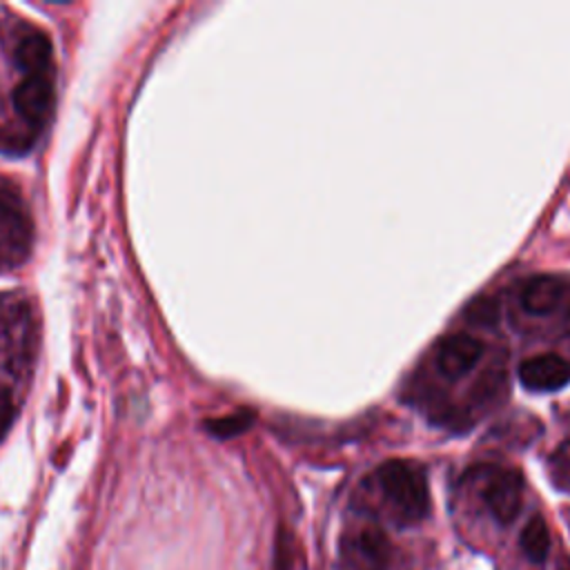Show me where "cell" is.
<instances>
[{
	"instance_id": "1",
	"label": "cell",
	"mask_w": 570,
	"mask_h": 570,
	"mask_svg": "<svg viewBox=\"0 0 570 570\" xmlns=\"http://www.w3.org/2000/svg\"><path fill=\"white\" fill-rule=\"evenodd\" d=\"M376 481L401 523H416L428 517L430 488L421 465L401 459L385 461L376 468Z\"/></svg>"
},
{
	"instance_id": "2",
	"label": "cell",
	"mask_w": 570,
	"mask_h": 570,
	"mask_svg": "<svg viewBox=\"0 0 570 570\" xmlns=\"http://www.w3.org/2000/svg\"><path fill=\"white\" fill-rule=\"evenodd\" d=\"M470 476L479 481V492L499 523H510L521 510L523 476L514 468L505 465H479L470 470Z\"/></svg>"
},
{
	"instance_id": "3",
	"label": "cell",
	"mask_w": 570,
	"mask_h": 570,
	"mask_svg": "<svg viewBox=\"0 0 570 570\" xmlns=\"http://www.w3.org/2000/svg\"><path fill=\"white\" fill-rule=\"evenodd\" d=\"M0 234L13 256H27L31 247V218L18 189L4 178H0Z\"/></svg>"
},
{
	"instance_id": "4",
	"label": "cell",
	"mask_w": 570,
	"mask_h": 570,
	"mask_svg": "<svg viewBox=\"0 0 570 570\" xmlns=\"http://www.w3.org/2000/svg\"><path fill=\"white\" fill-rule=\"evenodd\" d=\"M53 100L56 91L51 76H24L13 89L16 111L33 127H40L49 120Z\"/></svg>"
},
{
	"instance_id": "5",
	"label": "cell",
	"mask_w": 570,
	"mask_h": 570,
	"mask_svg": "<svg viewBox=\"0 0 570 570\" xmlns=\"http://www.w3.org/2000/svg\"><path fill=\"white\" fill-rule=\"evenodd\" d=\"M345 559L350 570H387L390 541L376 525L356 530L345 543Z\"/></svg>"
},
{
	"instance_id": "6",
	"label": "cell",
	"mask_w": 570,
	"mask_h": 570,
	"mask_svg": "<svg viewBox=\"0 0 570 570\" xmlns=\"http://www.w3.org/2000/svg\"><path fill=\"white\" fill-rule=\"evenodd\" d=\"M483 356V343L470 334L445 336L436 347L439 372L448 379L465 376Z\"/></svg>"
},
{
	"instance_id": "7",
	"label": "cell",
	"mask_w": 570,
	"mask_h": 570,
	"mask_svg": "<svg viewBox=\"0 0 570 570\" xmlns=\"http://www.w3.org/2000/svg\"><path fill=\"white\" fill-rule=\"evenodd\" d=\"M13 60L27 76H51V40L45 31L33 27H22V31L16 33L13 42Z\"/></svg>"
},
{
	"instance_id": "8",
	"label": "cell",
	"mask_w": 570,
	"mask_h": 570,
	"mask_svg": "<svg viewBox=\"0 0 570 570\" xmlns=\"http://www.w3.org/2000/svg\"><path fill=\"white\" fill-rule=\"evenodd\" d=\"M568 298V285L561 276L537 274L519 289V303L530 314H552Z\"/></svg>"
},
{
	"instance_id": "9",
	"label": "cell",
	"mask_w": 570,
	"mask_h": 570,
	"mask_svg": "<svg viewBox=\"0 0 570 570\" xmlns=\"http://www.w3.org/2000/svg\"><path fill=\"white\" fill-rule=\"evenodd\" d=\"M519 379L534 392L559 390L570 381V363L559 354H537L519 365Z\"/></svg>"
},
{
	"instance_id": "10",
	"label": "cell",
	"mask_w": 570,
	"mask_h": 570,
	"mask_svg": "<svg viewBox=\"0 0 570 570\" xmlns=\"http://www.w3.org/2000/svg\"><path fill=\"white\" fill-rule=\"evenodd\" d=\"M521 550L532 563H541L550 552V530L543 517L534 514L521 530Z\"/></svg>"
},
{
	"instance_id": "11",
	"label": "cell",
	"mask_w": 570,
	"mask_h": 570,
	"mask_svg": "<svg viewBox=\"0 0 570 570\" xmlns=\"http://www.w3.org/2000/svg\"><path fill=\"white\" fill-rule=\"evenodd\" d=\"M252 421H254V416L243 410V412H234V414H227L220 419H209V421H205V428H207V432H212L218 439H229V436L245 432L252 425Z\"/></svg>"
},
{
	"instance_id": "12",
	"label": "cell",
	"mask_w": 570,
	"mask_h": 570,
	"mask_svg": "<svg viewBox=\"0 0 570 570\" xmlns=\"http://www.w3.org/2000/svg\"><path fill=\"white\" fill-rule=\"evenodd\" d=\"M550 474L559 488L570 490V439L563 441L550 456Z\"/></svg>"
},
{
	"instance_id": "13",
	"label": "cell",
	"mask_w": 570,
	"mask_h": 570,
	"mask_svg": "<svg viewBox=\"0 0 570 570\" xmlns=\"http://www.w3.org/2000/svg\"><path fill=\"white\" fill-rule=\"evenodd\" d=\"M470 314H472V318H476L481 323H492L494 321V303L492 301H474L470 305Z\"/></svg>"
},
{
	"instance_id": "14",
	"label": "cell",
	"mask_w": 570,
	"mask_h": 570,
	"mask_svg": "<svg viewBox=\"0 0 570 570\" xmlns=\"http://www.w3.org/2000/svg\"><path fill=\"white\" fill-rule=\"evenodd\" d=\"M13 419V405L9 401V396L4 392H0V439L7 432V428L11 425Z\"/></svg>"
}]
</instances>
